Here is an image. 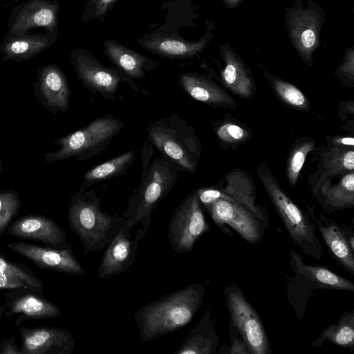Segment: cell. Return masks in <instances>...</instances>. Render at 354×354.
<instances>
[{"label": "cell", "instance_id": "obj_40", "mask_svg": "<svg viewBox=\"0 0 354 354\" xmlns=\"http://www.w3.org/2000/svg\"><path fill=\"white\" fill-rule=\"evenodd\" d=\"M115 0H93L95 14L97 17H103Z\"/></svg>", "mask_w": 354, "mask_h": 354}, {"label": "cell", "instance_id": "obj_31", "mask_svg": "<svg viewBox=\"0 0 354 354\" xmlns=\"http://www.w3.org/2000/svg\"><path fill=\"white\" fill-rule=\"evenodd\" d=\"M25 286L43 288L44 283L26 265L0 255V290Z\"/></svg>", "mask_w": 354, "mask_h": 354}, {"label": "cell", "instance_id": "obj_8", "mask_svg": "<svg viewBox=\"0 0 354 354\" xmlns=\"http://www.w3.org/2000/svg\"><path fill=\"white\" fill-rule=\"evenodd\" d=\"M209 230L195 190L187 195L173 212L168 226L170 245L177 253L189 252L196 241Z\"/></svg>", "mask_w": 354, "mask_h": 354}, {"label": "cell", "instance_id": "obj_29", "mask_svg": "<svg viewBox=\"0 0 354 354\" xmlns=\"http://www.w3.org/2000/svg\"><path fill=\"white\" fill-rule=\"evenodd\" d=\"M136 159L133 150L128 151L87 171L83 176L82 189L113 177L124 174Z\"/></svg>", "mask_w": 354, "mask_h": 354}, {"label": "cell", "instance_id": "obj_32", "mask_svg": "<svg viewBox=\"0 0 354 354\" xmlns=\"http://www.w3.org/2000/svg\"><path fill=\"white\" fill-rule=\"evenodd\" d=\"M274 93L288 106L300 111H308L311 106L306 96L295 85L270 73L261 63L258 64Z\"/></svg>", "mask_w": 354, "mask_h": 354}, {"label": "cell", "instance_id": "obj_33", "mask_svg": "<svg viewBox=\"0 0 354 354\" xmlns=\"http://www.w3.org/2000/svg\"><path fill=\"white\" fill-rule=\"evenodd\" d=\"M325 341L346 348L354 347V312H346L341 317L337 324H332L320 333L313 343L315 347L321 346Z\"/></svg>", "mask_w": 354, "mask_h": 354}, {"label": "cell", "instance_id": "obj_14", "mask_svg": "<svg viewBox=\"0 0 354 354\" xmlns=\"http://www.w3.org/2000/svg\"><path fill=\"white\" fill-rule=\"evenodd\" d=\"M21 354H72L75 339L58 326H22L19 330Z\"/></svg>", "mask_w": 354, "mask_h": 354}, {"label": "cell", "instance_id": "obj_34", "mask_svg": "<svg viewBox=\"0 0 354 354\" xmlns=\"http://www.w3.org/2000/svg\"><path fill=\"white\" fill-rule=\"evenodd\" d=\"M315 147L313 140L304 137L297 140L292 145L286 164V178L290 186L296 185L306 158Z\"/></svg>", "mask_w": 354, "mask_h": 354}, {"label": "cell", "instance_id": "obj_30", "mask_svg": "<svg viewBox=\"0 0 354 354\" xmlns=\"http://www.w3.org/2000/svg\"><path fill=\"white\" fill-rule=\"evenodd\" d=\"M104 49L111 60L125 74L135 79L145 75L147 59L114 41L104 42Z\"/></svg>", "mask_w": 354, "mask_h": 354}, {"label": "cell", "instance_id": "obj_23", "mask_svg": "<svg viewBox=\"0 0 354 354\" xmlns=\"http://www.w3.org/2000/svg\"><path fill=\"white\" fill-rule=\"evenodd\" d=\"M313 193L327 212L353 208L354 171L342 175L335 184L330 178L325 179Z\"/></svg>", "mask_w": 354, "mask_h": 354}, {"label": "cell", "instance_id": "obj_16", "mask_svg": "<svg viewBox=\"0 0 354 354\" xmlns=\"http://www.w3.org/2000/svg\"><path fill=\"white\" fill-rule=\"evenodd\" d=\"M71 62L75 71L85 88L98 93L105 99H113L120 82V75L114 70L103 66L90 55L73 51Z\"/></svg>", "mask_w": 354, "mask_h": 354}, {"label": "cell", "instance_id": "obj_24", "mask_svg": "<svg viewBox=\"0 0 354 354\" xmlns=\"http://www.w3.org/2000/svg\"><path fill=\"white\" fill-rule=\"evenodd\" d=\"M55 32L45 35L23 34L8 36L1 48L3 61H27L48 48L55 41Z\"/></svg>", "mask_w": 354, "mask_h": 354}, {"label": "cell", "instance_id": "obj_21", "mask_svg": "<svg viewBox=\"0 0 354 354\" xmlns=\"http://www.w3.org/2000/svg\"><path fill=\"white\" fill-rule=\"evenodd\" d=\"M214 26L209 24L206 34L197 41H187L173 35L154 34L141 41V45L147 50L161 56L188 58L201 53L212 37Z\"/></svg>", "mask_w": 354, "mask_h": 354}, {"label": "cell", "instance_id": "obj_27", "mask_svg": "<svg viewBox=\"0 0 354 354\" xmlns=\"http://www.w3.org/2000/svg\"><path fill=\"white\" fill-rule=\"evenodd\" d=\"M216 339L211 314L206 311L174 354L214 353Z\"/></svg>", "mask_w": 354, "mask_h": 354}, {"label": "cell", "instance_id": "obj_43", "mask_svg": "<svg viewBox=\"0 0 354 354\" xmlns=\"http://www.w3.org/2000/svg\"><path fill=\"white\" fill-rule=\"evenodd\" d=\"M3 314V305L0 301V322H1Z\"/></svg>", "mask_w": 354, "mask_h": 354}, {"label": "cell", "instance_id": "obj_5", "mask_svg": "<svg viewBox=\"0 0 354 354\" xmlns=\"http://www.w3.org/2000/svg\"><path fill=\"white\" fill-rule=\"evenodd\" d=\"M257 173L294 243L307 255L319 260L322 246L315 234L314 225L281 188L266 163L257 165Z\"/></svg>", "mask_w": 354, "mask_h": 354}, {"label": "cell", "instance_id": "obj_7", "mask_svg": "<svg viewBox=\"0 0 354 354\" xmlns=\"http://www.w3.org/2000/svg\"><path fill=\"white\" fill-rule=\"evenodd\" d=\"M326 12L317 3L307 0H295L286 6L284 24L291 45L297 55L309 66L313 65V56L321 44V32Z\"/></svg>", "mask_w": 354, "mask_h": 354}, {"label": "cell", "instance_id": "obj_35", "mask_svg": "<svg viewBox=\"0 0 354 354\" xmlns=\"http://www.w3.org/2000/svg\"><path fill=\"white\" fill-rule=\"evenodd\" d=\"M21 205V200L14 190L0 191V236L18 214Z\"/></svg>", "mask_w": 354, "mask_h": 354}, {"label": "cell", "instance_id": "obj_37", "mask_svg": "<svg viewBox=\"0 0 354 354\" xmlns=\"http://www.w3.org/2000/svg\"><path fill=\"white\" fill-rule=\"evenodd\" d=\"M336 76L348 86L354 85V47L347 48L344 59L335 71Z\"/></svg>", "mask_w": 354, "mask_h": 354}, {"label": "cell", "instance_id": "obj_12", "mask_svg": "<svg viewBox=\"0 0 354 354\" xmlns=\"http://www.w3.org/2000/svg\"><path fill=\"white\" fill-rule=\"evenodd\" d=\"M206 209L221 228L225 224L231 226L250 243H257L261 240L263 233L261 220L263 219L245 205L220 198Z\"/></svg>", "mask_w": 354, "mask_h": 354}, {"label": "cell", "instance_id": "obj_6", "mask_svg": "<svg viewBox=\"0 0 354 354\" xmlns=\"http://www.w3.org/2000/svg\"><path fill=\"white\" fill-rule=\"evenodd\" d=\"M124 127V123L111 115L96 118L86 127L59 137L55 144L58 150L46 153V163L75 158L77 161L90 159L102 151Z\"/></svg>", "mask_w": 354, "mask_h": 354}, {"label": "cell", "instance_id": "obj_1", "mask_svg": "<svg viewBox=\"0 0 354 354\" xmlns=\"http://www.w3.org/2000/svg\"><path fill=\"white\" fill-rule=\"evenodd\" d=\"M205 288L190 284L145 304L134 319L142 342H146L171 333L188 324L201 307Z\"/></svg>", "mask_w": 354, "mask_h": 354}, {"label": "cell", "instance_id": "obj_25", "mask_svg": "<svg viewBox=\"0 0 354 354\" xmlns=\"http://www.w3.org/2000/svg\"><path fill=\"white\" fill-rule=\"evenodd\" d=\"M354 169V149H339L328 146L321 153L317 170L309 180L315 192L328 178L342 176Z\"/></svg>", "mask_w": 354, "mask_h": 354}, {"label": "cell", "instance_id": "obj_26", "mask_svg": "<svg viewBox=\"0 0 354 354\" xmlns=\"http://www.w3.org/2000/svg\"><path fill=\"white\" fill-rule=\"evenodd\" d=\"M323 239L336 261L347 271L354 273L353 250L343 230L333 221H324L322 218L316 221Z\"/></svg>", "mask_w": 354, "mask_h": 354}, {"label": "cell", "instance_id": "obj_41", "mask_svg": "<svg viewBox=\"0 0 354 354\" xmlns=\"http://www.w3.org/2000/svg\"><path fill=\"white\" fill-rule=\"evenodd\" d=\"M229 353L230 354H250L249 351L242 339L233 340Z\"/></svg>", "mask_w": 354, "mask_h": 354}, {"label": "cell", "instance_id": "obj_38", "mask_svg": "<svg viewBox=\"0 0 354 354\" xmlns=\"http://www.w3.org/2000/svg\"><path fill=\"white\" fill-rule=\"evenodd\" d=\"M328 146L339 149H354V139L352 136L326 137Z\"/></svg>", "mask_w": 354, "mask_h": 354}, {"label": "cell", "instance_id": "obj_39", "mask_svg": "<svg viewBox=\"0 0 354 354\" xmlns=\"http://www.w3.org/2000/svg\"><path fill=\"white\" fill-rule=\"evenodd\" d=\"M1 354H21V348L16 343L14 337L3 338L0 342Z\"/></svg>", "mask_w": 354, "mask_h": 354}, {"label": "cell", "instance_id": "obj_2", "mask_svg": "<svg viewBox=\"0 0 354 354\" xmlns=\"http://www.w3.org/2000/svg\"><path fill=\"white\" fill-rule=\"evenodd\" d=\"M151 156L143 151L141 181L128 200L122 216L132 227L140 223L143 228L149 229L152 212L170 192L180 171L178 165L164 155L149 164Z\"/></svg>", "mask_w": 354, "mask_h": 354}, {"label": "cell", "instance_id": "obj_42", "mask_svg": "<svg viewBox=\"0 0 354 354\" xmlns=\"http://www.w3.org/2000/svg\"><path fill=\"white\" fill-rule=\"evenodd\" d=\"M224 5L228 8H234L237 7L243 0H222Z\"/></svg>", "mask_w": 354, "mask_h": 354}, {"label": "cell", "instance_id": "obj_20", "mask_svg": "<svg viewBox=\"0 0 354 354\" xmlns=\"http://www.w3.org/2000/svg\"><path fill=\"white\" fill-rule=\"evenodd\" d=\"M224 66L220 71L223 84L234 94L244 98L254 95L256 86L252 73L228 43L220 46Z\"/></svg>", "mask_w": 354, "mask_h": 354}, {"label": "cell", "instance_id": "obj_44", "mask_svg": "<svg viewBox=\"0 0 354 354\" xmlns=\"http://www.w3.org/2000/svg\"><path fill=\"white\" fill-rule=\"evenodd\" d=\"M1 170H2V162L0 159V173L1 172Z\"/></svg>", "mask_w": 354, "mask_h": 354}, {"label": "cell", "instance_id": "obj_22", "mask_svg": "<svg viewBox=\"0 0 354 354\" xmlns=\"http://www.w3.org/2000/svg\"><path fill=\"white\" fill-rule=\"evenodd\" d=\"M179 82L185 92L193 99L214 107L234 109L235 100L223 87L198 73H182Z\"/></svg>", "mask_w": 354, "mask_h": 354}, {"label": "cell", "instance_id": "obj_3", "mask_svg": "<svg viewBox=\"0 0 354 354\" xmlns=\"http://www.w3.org/2000/svg\"><path fill=\"white\" fill-rule=\"evenodd\" d=\"M100 203L93 189L80 188L71 197L68 223L81 240L84 254L105 248L124 221L122 216L104 212Z\"/></svg>", "mask_w": 354, "mask_h": 354}, {"label": "cell", "instance_id": "obj_18", "mask_svg": "<svg viewBox=\"0 0 354 354\" xmlns=\"http://www.w3.org/2000/svg\"><path fill=\"white\" fill-rule=\"evenodd\" d=\"M6 233L22 239L40 241L46 246L65 249L71 245L66 241L63 229L52 218L44 215L29 214L12 221Z\"/></svg>", "mask_w": 354, "mask_h": 354}, {"label": "cell", "instance_id": "obj_10", "mask_svg": "<svg viewBox=\"0 0 354 354\" xmlns=\"http://www.w3.org/2000/svg\"><path fill=\"white\" fill-rule=\"evenodd\" d=\"M42 289L30 286L7 289L3 313L14 319L15 327L27 320L51 319L62 315L61 310L44 295Z\"/></svg>", "mask_w": 354, "mask_h": 354}, {"label": "cell", "instance_id": "obj_17", "mask_svg": "<svg viewBox=\"0 0 354 354\" xmlns=\"http://www.w3.org/2000/svg\"><path fill=\"white\" fill-rule=\"evenodd\" d=\"M226 186L223 188L203 187L196 190L200 203L207 208L214 201L223 198L245 205L263 219L262 211L255 203V189L248 174L233 170L225 177Z\"/></svg>", "mask_w": 354, "mask_h": 354}, {"label": "cell", "instance_id": "obj_19", "mask_svg": "<svg viewBox=\"0 0 354 354\" xmlns=\"http://www.w3.org/2000/svg\"><path fill=\"white\" fill-rule=\"evenodd\" d=\"M10 22L8 36L26 34L33 28L55 32L57 27L58 3L48 0H30Z\"/></svg>", "mask_w": 354, "mask_h": 354}, {"label": "cell", "instance_id": "obj_9", "mask_svg": "<svg viewBox=\"0 0 354 354\" xmlns=\"http://www.w3.org/2000/svg\"><path fill=\"white\" fill-rule=\"evenodd\" d=\"M227 307L233 325L250 354H268L270 347L261 318L238 288L225 292Z\"/></svg>", "mask_w": 354, "mask_h": 354}, {"label": "cell", "instance_id": "obj_28", "mask_svg": "<svg viewBox=\"0 0 354 354\" xmlns=\"http://www.w3.org/2000/svg\"><path fill=\"white\" fill-rule=\"evenodd\" d=\"M291 261L297 273L310 279L319 288L354 291V284L345 278L322 266H313L304 263L300 256L290 251Z\"/></svg>", "mask_w": 354, "mask_h": 354}, {"label": "cell", "instance_id": "obj_13", "mask_svg": "<svg viewBox=\"0 0 354 354\" xmlns=\"http://www.w3.org/2000/svg\"><path fill=\"white\" fill-rule=\"evenodd\" d=\"M33 93L41 106L53 114L69 110L71 89L65 73L57 65L48 64L37 71Z\"/></svg>", "mask_w": 354, "mask_h": 354}, {"label": "cell", "instance_id": "obj_36", "mask_svg": "<svg viewBox=\"0 0 354 354\" xmlns=\"http://www.w3.org/2000/svg\"><path fill=\"white\" fill-rule=\"evenodd\" d=\"M215 133L218 140L227 145H239L247 141L250 133L242 124L234 121L222 122L215 128Z\"/></svg>", "mask_w": 354, "mask_h": 354}, {"label": "cell", "instance_id": "obj_11", "mask_svg": "<svg viewBox=\"0 0 354 354\" xmlns=\"http://www.w3.org/2000/svg\"><path fill=\"white\" fill-rule=\"evenodd\" d=\"M132 227L124 218L114 237L106 245L98 268V277L106 279L126 272L135 262L140 241L147 230L139 227L132 238Z\"/></svg>", "mask_w": 354, "mask_h": 354}, {"label": "cell", "instance_id": "obj_4", "mask_svg": "<svg viewBox=\"0 0 354 354\" xmlns=\"http://www.w3.org/2000/svg\"><path fill=\"white\" fill-rule=\"evenodd\" d=\"M149 141L180 170L193 174L201 158V146L194 128L177 113L164 116L147 128Z\"/></svg>", "mask_w": 354, "mask_h": 354}, {"label": "cell", "instance_id": "obj_15", "mask_svg": "<svg viewBox=\"0 0 354 354\" xmlns=\"http://www.w3.org/2000/svg\"><path fill=\"white\" fill-rule=\"evenodd\" d=\"M8 247L41 268L73 275H80L85 272L75 257L71 245L65 249H57L19 241L9 243Z\"/></svg>", "mask_w": 354, "mask_h": 354}]
</instances>
